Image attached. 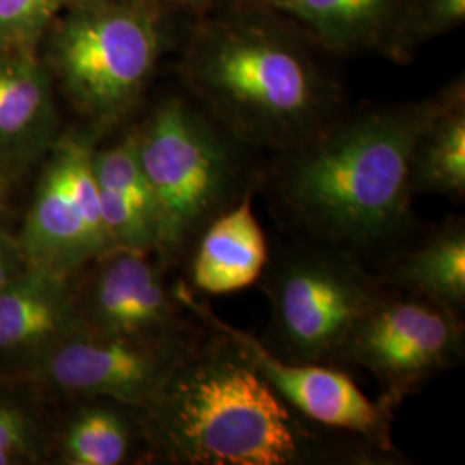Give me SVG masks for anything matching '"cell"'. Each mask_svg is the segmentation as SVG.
I'll use <instances>...</instances> for the list:
<instances>
[{
    "label": "cell",
    "mask_w": 465,
    "mask_h": 465,
    "mask_svg": "<svg viewBox=\"0 0 465 465\" xmlns=\"http://www.w3.org/2000/svg\"><path fill=\"white\" fill-rule=\"evenodd\" d=\"M255 284L271 311L264 347L288 362L336 367L357 322L388 290L361 257L295 236L271 250Z\"/></svg>",
    "instance_id": "obj_5"
},
{
    "label": "cell",
    "mask_w": 465,
    "mask_h": 465,
    "mask_svg": "<svg viewBox=\"0 0 465 465\" xmlns=\"http://www.w3.org/2000/svg\"><path fill=\"white\" fill-rule=\"evenodd\" d=\"M92 164L100 213L113 249L155 253L159 238L157 209L140 164L134 130L116 143L97 145Z\"/></svg>",
    "instance_id": "obj_15"
},
{
    "label": "cell",
    "mask_w": 465,
    "mask_h": 465,
    "mask_svg": "<svg viewBox=\"0 0 465 465\" xmlns=\"http://www.w3.org/2000/svg\"><path fill=\"white\" fill-rule=\"evenodd\" d=\"M176 293L193 316L232 336L282 399L303 416L332 430L357 434L388 453H401L393 441L395 411L380 400L369 399L345 371L336 366L282 361L271 353L257 336L217 316L186 282H176Z\"/></svg>",
    "instance_id": "obj_11"
},
{
    "label": "cell",
    "mask_w": 465,
    "mask_h": 465,
    "mask_svg": "<svg viewBox=\"0 0 465 465\" xmlns=\"http://www.w3.org/2000/svg\"><path fill=\"white\" fill-rule=\"evenodd\" d=\"M100 134L90 126L61 134L47 152L16 238L26 266L73 280L114 250L100 213L92 164Z\"/></svg>",
    "instance_id": "obj_8"
},
{
    "label": "cell",
    "mask_w": 465,
    "mask_h": 465,
    "mask_svg": "<svg viewBox=\"0 0 465 465\" xmlns=\"http://www.w3.org/2000/svg\"><path fill=\"white\" fill-rule=\"evenodd\" d=\"M80 330L73 280L25 267L0 290V359L34 366Z\"/></svg>",
    "instance_id": "obj_13"
},
{
    "label": "cell",
    "mask_w": 465,
    "mask_h": 465,
    "mask_svg": "<svg viewBox=\"0 0 465 465\" xmlns=\"http://www.w3.org/2000/svg\"><path fill=\"white\" fill-rule=\"evenodd\" d=\"M47 447L38 419L16 400L0 395V465L36 464Z\"/></svg>",
    "instance_id": "obj_22"
},
{
    "label": "cell",
    "mask_w": 465,
    "mask_h": 465,
    "mask_svg": "<svg viewBox=\"0 0 465 465\" xmlns=\"http://www.w3.org/2000/svg\"><path fill=\"white\" fill-rule=\"evenodd\" d=\"M73 0H0V50H36Z\"/></svg>",
    "instance_id": "obj_21"
},
{
    "label": "cell",
    "mask_w": 465,
    "mask_h": 465,
    "mask_svg": "<svg viewBox=\"0 0 465 465\" xmlns=\"http://www.w3.org/2000/svg\"><path fill=\"white\" fill-rule=\"evenodd\" d=\"M182 73L190 97L250 149H295L338 116V86L292 36L264 23H205Z\"/></svg>",
    "instance_id": "obj_3"
},
{
    "label": "cell",
    "mask_w": 465,
    "mask_h": 465,
    "mask_svg": "<svg viewBox=\"0 0 465 465\" xmlns=\"http://www.w3.org/2000/svg\"><path fill=\"white\" fill-rule=\"evenodd\" d=\"M159 15L161 11H183L199 13L214 4V0H143Z\"/></svg>",
    "instance_id": "obj_24"
},
{
    "label": "cell",
    "mask_w": 465,
    "mask_h": 465,
    "mask_svg": "<svg viewBox=\"0 0 465 465\" xmlns=\"http://www.w3.org/2000/svg\"><path fill=\"white\" fill-rule=\"evenodd\" d=\"M143 430L157 464H409L403 453L303 416L209 322L143 409Z\"/></svg>",
    "instance_id": "obj_1"
},
{
    "label": "cell",
    "mask_w": 465,
    "mask_h": 465,
    "mask_svg": "<svg viewBox=\"0 0 465 465\" xmlns=\"http://www.w3.org/2000/svg\"><path fill=\"white\" fill-rule=\"evenodd\" d=\"M412 195L465 199V94L457 82L440 94V104L419 134L411 157Z\"/></svg>",
    "instance_id": "obj_18"
},
{
    "label": "cell",
    "mask_w": 465,
    "mask_h": 465,
    "mask_svg": "<svg viewBox=\"0 0 465 465\" xmlns=\"http://www.w3.org/2000/svg\"><path fill=\"white\" fill-rule=\"evenodd\" d=\"M255 192L211 221L200 232L184 269L188 286L199 295H230L259 282L269 243L253 213Z\"/></svg>",
    "instance_id": "obj_14"
},
{
    "label": "cell",
    "mask_w": 465,
    "mask_h": 465,
    "mask_svg": "<svg viewBox=\"0 0 465 465\" xmlns=\"http://www.w3.org/2000/svg\"><path fill=\"white\" fill-rule=\"evenodd\" d=\"M4 193H5V178H4V173H0V207H2Z\"/></svg>",
    "instance_id": "obj_26"
},
{
    "label": "cell",
    "mask_w": 465,
    "mask_h": 465,
    "mask_svg": "<svg viewBox=\"0 0 465 465\" xmlns=\"http://www.w3.org/2000/svg\"><path fill=\"white\" fill-rule=\"evenodd\" d=\"M15 242H16V238L0 224V253L5 249H9Z\"/></svg>",
    "instance_id": "obj_25"
},
{
    "label": "cell",
    "mask_w": 465,
    "mask_h": 465,
    "mask_svg": "<svg viewBox=\"0 0 465 465\" xmlns=\"http://www.w3.org/2000/svg\"><path fill=\"white\" fill-rule=\"evenodd\" d=\"M376 271L384 286L430 300L464 317V217H450L419 238L414 232Z\"/></svg>",
    "instance_id": "obj_16"
},
{
    "label": "cell",
    "mask_w": 465,
    "mask_h": 465,
    "mask_svg": "<svg viewBox=\"0 0 465 465\" xmlns=\"http://www.w3.org/2000/svg\"><path fill=\"white\" fill-rule=\"evenodd\" d=\"M50 30L52 76L104 134L132 113L155 73L157 13L143 0H73Z\"/></svg>",
    "instance_id": "obj_6"
},
{
    "label": "cell",
    "mask_w": 465,
    "mask_h": 465,
    "mask_svg": "<svg viewBox=\"0 0 465 465\" xmlns=\"http://www.w3.org/2000/svg\"><path fill=\"white\" fill-rule=\"evenodd\" d=\"M86 269L88 276L74 288L84 331L153 341L190 334L202 326L153 253L111 250Z\"/></svg>",
    "instance_id": "obj_10"
},
{
    "label": "cell",
    "mask_w": 465,
    "mask_h": 465,
    "mask_svg": "<svg viewBox=\"0 0 465 465\" xmlns=\"http://www.w3.org/2000/svg\"><path fill=\"white\" fill-rule=\"evenodd\" d=\"M25 267L26 262L21 255V250L17 247V242H15L9 249L0 253V290L13 282Z\"/></svg>",
    "instance_id": "obj_23"
},
{
    "label": "cell",
    "mask_w": 465,
    "mask_h": 465,
    "mask_svg": "<svg viewBox=\"0 0 465 465\" xmlns=\"http://www.w3.org/2000/svg\"><path fill=\"white\" fill-rule=\"evenodd\" d=\"M203 331V321L197 331L153 341L76 330L28 367V374L67 399L104 397L143 411Z\"/></svg>",
    "instance_id": "obj_9"
},
{
    "label": "cell",
    "mask_w": 465,
    "mask_h": 465,
    "mask_svg": "<svg viewBox=\"0 0 465 465\" xmlns=\"http://www.w3.org/2000/svg\"><path fill=\"white\" fill-rule=\"evenodd\" d=\"M464 317L430 300L388 288L362 317L340 367L364 369L391 411L438 376L464 362Z\"/></svg>",
    "instance_id": "obj_7"
},
{
    "label": "cell",
    "mask_w": 465,
    "mask_h": 465,
    "mask_svg": "<svg viewBox=\"0 0 465 465\" xmlns=\"http://www.w3.org/2000/svg\"><path fill=\"white\" fill-rule=\"evenodd\" d=\"M140 164L157 209V261L184 267L200 232L245 193L262 171L250 147L228 134L197 100L169 95L134 130Z\"/></svg>",
    "instance_id": "obj_4"
},
{
    "label": "cell",
    "mask_w": 465,
    "mask_h": 465,
    "mask_svg": "<svg viewBox=\"0 0 465 465\" xmlns=\"http://www.w3.org/2000/svg\"><path fill=\"white\" fill-rule=\"evenodd\" d=\"M464 19L465 0H405L381 49L405 61L419 45L459 28Z\"/></svg>",
    "instance_id": "obj_20"
},
{
    "label": "cell",
    "mask_w": 465,
    "mask_h": 465,
    "mask_svg": "<svg viewBox=\"0 0 465 465\" xmlns=\"http://www.w3.org/2000/svg\"><path fill=\"white\" fill-rule=\"evenodd\" d=\"M438 104L440 94L336 116L282 152L259 188L282 230L380 266L417 232L409 167Z\"/></svg>",
    "instance_id": "obj_2"
},
{
    "label": "cell",
    "mask_w": 465,
    "mask_h": 465,
    "mask_svg": "<svg viewBox=\"0 0 465 465\" xmlns=\"http://www.w3.org/2000/svg\"><path fill=\"white\" fill-rule=\"evenodd\" d=\"M59 136L49 66L36 50H0V173L47 155Z\"/></svg>",
    "instance_id": "obj_12"
},
{
    "label": "cell",
    "mask_w": 465,
    "mask_h": 465,
    "mask_svg": "<svg viewBox=\"0 0 465 465\" xmlns=\"http://www.w3.org/2000/svg\"><path fill=\"white\" fill-rule=\"evenodd\" d=\"M74 400L55 440L61 464H132L140 453L149 459L142 409L104 397Z\"/></svg>",
    "instance_id": "obj_17"
},
{
    "label": "cell",
    "mask_w": 465,
    "mask_h": 465,
    "mask_svg": "<svg viewBox=\"0 0 465 465\" xmlns=\"http://www.w3.org/2000/svg\"><path fill=\"white\" fill-rule=\"evenodd\" d=\"M338 52L381 47L405 0H257Z\"/></svg>",
    "instance_id": "obj_19"
}]
</instances>
